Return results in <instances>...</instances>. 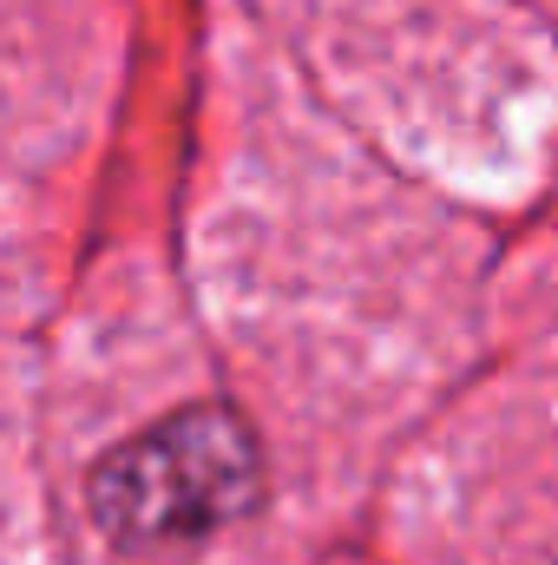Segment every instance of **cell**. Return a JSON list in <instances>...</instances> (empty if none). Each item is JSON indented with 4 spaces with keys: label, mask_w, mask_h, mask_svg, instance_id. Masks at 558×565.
<instances>
[{
    "label": "cell",
    "mask_w": 558,
    "mask_h": 565,
    "mask_svg": "<svg viewBox=\"0 0 558 565\" xmlns=\"http://www.w3.org/2000/svg\"><path fill=\"white\" fill-rule=\"evenodd\" d=\"M264 493V460L230 408H184L112 447L93 473V520L126 546H191L237 526Z\"/></svg>",
    "instance_id": "cell-1"
}]
</instances>
